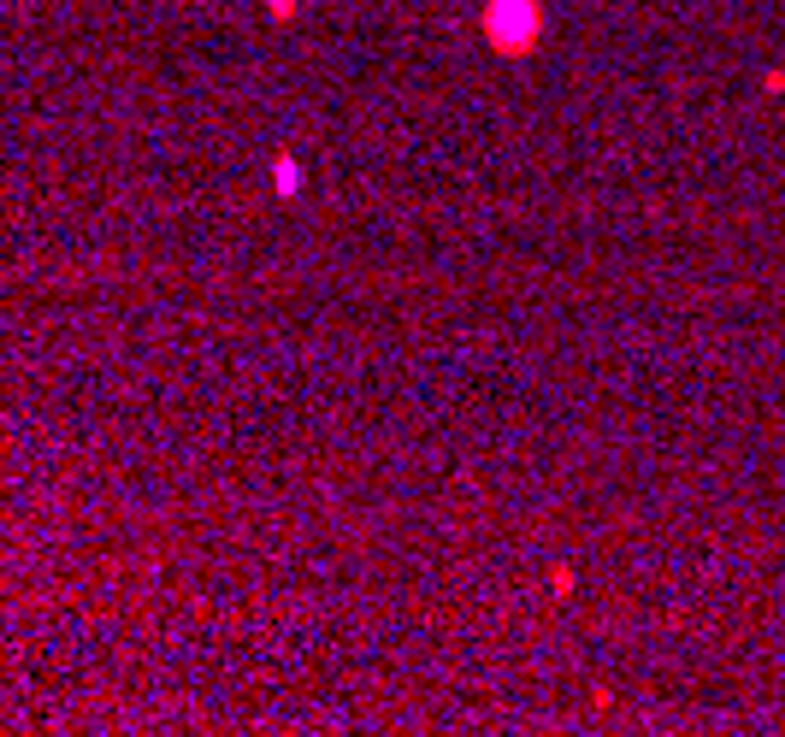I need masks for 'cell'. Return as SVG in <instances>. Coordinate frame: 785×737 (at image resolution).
<instances>
[{
	"mask_svg": "<svg viewBox=\"0 0 785 737\" xmlns=\"http://www.w3.org/2000/svg\"><path fill=\"white\" fill-rule=\"evenodd\" d=\"M490 36H496L502 48H526V42L538 36L532 0H496V6H490Z\"/></svg>",
	"mask_w": 785,
	"mask_h": 737,
	"instance_id": "cell-1",
	"label": "cell"
}]
</instances>
